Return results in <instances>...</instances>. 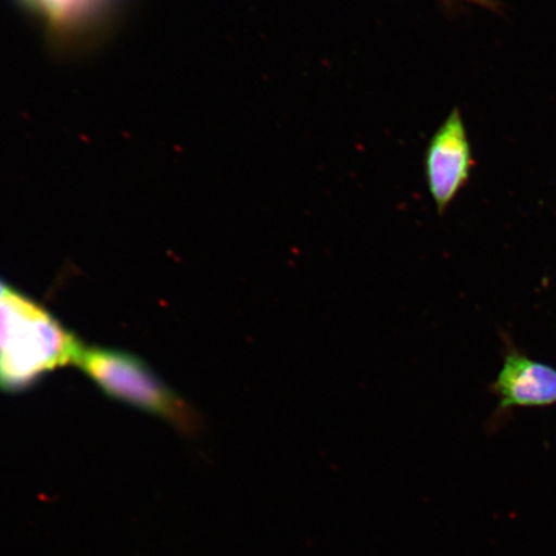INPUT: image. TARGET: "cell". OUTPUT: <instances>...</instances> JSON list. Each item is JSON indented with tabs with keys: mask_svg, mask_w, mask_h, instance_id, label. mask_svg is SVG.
Listing matches in <instances>:
<instances>
[{
	"mask_svg": "<svg viewBox=\"0 0 556 556\" xmlns=\"http://www.w3.org/2000/svg\"><path fill=\"white\" fill-rule=\"evenodd\" d=\"M490 391L498 399L496 414L513 408H542L556 405V368L528 357L506 342L504 364Z\"/></svg>",
	"mask_w": 556,
	"mask_h": 556,
	"instance_id": "cell-4",
	"label": "cell"
},
{
	"mask_svg": "<svg viewBox=\"0 0 556 556\" xmlns=\"http://www.w3.org/2000/svg\"><path fill=\"white\" fill-rule=\"evenodd\" d=\"M85 348L52 313L15 291L0 302V391L20 393L75 364Z\"/></svg>",
	"mask_w": 556,
	"mask_h": 556,
	"instance_id": "cell-1",
	"label": "cell"
},
{
	"mask_svg": "<svg viewBox=\"0 0 556 556\" xmlns=\"http://www.w3.org/2000/svg\"><path fill=\"white\" fill-rule=\"evenodd\" d=\"M475 159L460 110L454 109L437 129L424 156V173L437 211L446 213L469 182Z\"/></svg>",
	"mask_w": 556,
	"mask_h": 556,
	"instance_id": "cell-3",
	"label": "cell"
},
{
	"mask_svg": "<svg viewBox=\"0 0 556 556\" xmlns=\"http://www.w3.org/2000/svg\"><path fill=\"white\" fill-rule=\"evenodd\" d=\"M75 365L111 399L162 417L186 435L199 433L201 419L197 409L135 354L85 346Z\"/></svg>",
	"mask_w": 556,
	"mask_h": 556,
	"instance_id": "cell-2",
	"label": "cell"
},
{
	"mask_svg": "<svg viewBox=\"0 0 556 556\" xmlns=\"http://www.w3.org/2000/svg\"><path fill=\"white\" fill-rule=\"evenodd\" d=\"M15 291L16 290L13 289L10 283H7L2 278H0V302H3L4 299L15 293Z\"/></svg>",
	"mask_w": 556,
	"mask_h": 556,
	"instance_id": "cell-6",
	"label": "cell"
},
{
	"mask_svg": "<svg viewBox=\"0 0 556 556\" xmlns=\"http://www.w3.org/2000/svg\"><path fill=\"white\" fill-rule=\"evenodd\" d=\"M61 47L94 40L114 17L116 0H21Z\"/></svg>",
	"mask_w": 556,
	"mask_h": 556,
	"instance_id": "cell-5",
	"label": "cell"
},
{
	"mask_svg": "<svg viewBox=\"0 0 556 556\" xmlns=\"http://www.w3.org/2000/svg\"><path fill=\"white\" fill-rule=\"evenodd\" d=\"M465 2H469L476 5L484 7V9L489 10H497V2L496 0H465Z\"/></svg>",
	"mask_w": 556,
	"mask_h": 556,
	"instance_id": "cell-7",
	"label": "cell"
}]
</instances>
